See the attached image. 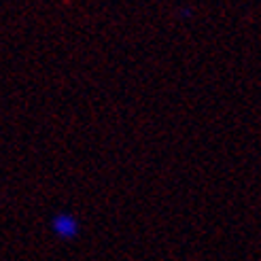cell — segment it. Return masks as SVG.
Segmentation results:
<instances>
[{
    "label": "cell",
    "instance_id": "1",
    "mask_svg": "<svg viewBox=\"0 0 261 261\" xmlns=\"http://www.w3.org/2000/svg\"><path fill=\"white\" fill-rule=\"evenodd\" d=\"M51 231L62 240H72L81 233V223L72 213H56L51 217Z\"/></svg>",
    "mask_w": 261,
    "mask_h": 261
}]
</instances>
